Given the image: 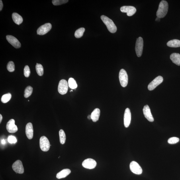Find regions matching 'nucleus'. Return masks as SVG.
Wrapping results in <instances>:
<instances>
[{
	"mask_svg": "<svg viewBox=\"0 0 180 180\" xmlns=\"http://www.w3.org/2000/svg\"><path fill=\"white\" fill-rule=\"evenodd\" d=\"M169 5L167 1H162L159 4L158 9L156 13L157 17L159 18L164 17L168 11Z\"/></svg>",
	"mask_w": 180,
	"mask_h": 180,
	"instance_id": "obj_1",
	"label": "nucleus"
},
{
	"mask_svg": "<svg viewBox=\"0 0 180 180\" xmlns=\"http://www.w3.org/2000/svg\"><path fill=\"white\" fill-rule=\"evenodd\" d=\"M101 19L110 32L111 33H114L116 32L117 27L111 19L107 16L104 15L101 16Z\"/></svg>",
	"mask_w": 180,
	"mask_h": 180,
	"instance_id": "obj_2",
	"label": "nucleus"
},
{
	"mask_svg": "<svg viewBox=\"0 0 180 180\" xmlns=\"http://www.w3.org/2000/svg\"><path fill=\"white\" fill-rule=\"evenodd\" d=\"M119 78L121 85L123 87L127 86L128 83V77L126 71L124 69H121L119 75Z\"/></svg>",
	"mask_w": 180,
	"mask_h": 180,
	"instance_id": "obj_3",
	"label": "nucleus"
},
{
	"mask_svg": "<svg viewBox=\"0 0 180 180\" xmlns=\"http://www.w3.org/2000/svg\"><path fill=\"white\" fill-rule=\"evenodd\" d=\"M40 147L41 150L44 151H48L50 148V142L46 136L41 137L40 140Z\"/></svg>",
	"mask_w": 180,
	"mask_h": 180,
	"instance_id": "obj_4",
	"label": "nucleus"
},
{
	"mask_svg": "<svg viewBox=\"0 0 180 180\" xmlns=\"http://www.w3.org/2000/svg\"><path fill=\"white\" fill-rule=\"evenodd\" d=\"M68 83L65 79H62L59 82L58 90L59 93L62 95L66 94L69 89Z\"/></svg>",
	"mask_w": 180,
	"mask_h": 180,
	"instance_id": "obj_5",
	"label": "nucleus"
},
{
	"mask_svg": "<svg viewBox=\"0 0 180 180\" xmlns=\"http://www.w3.org/2000/svg\"><path fill=\"white\" fill-rule=\"evenodd\" d=\"M143 46H144V41L142 38L139 37L137 39L135 47V50H136L137 56L140 57L142 54Z\"/></svg>",
	"mask_w": 180,
	"mask_h": 180,
	"instance_id": "obj_6",
	"label": "nucleus"
},
{
	"mask_svg": "<svg viewBox=\"0 0 180 180\" xmlns=\"http://www.w3.org/2000/svg\"><path fill=\"white\" fill-rule=\"evenodd\" d=\"M163 78L161 76L157 77L153 81L149 84L148 86V89L149 91H152L157 86L163 83Z\"/></svg>",
	"mask_w": 180,
	"mask_h": 180,
	"instance_id": "obj_7",
	"label": "nucleus"
},
{
	"mask_svg": "<svg viewBox=\"0 0 180 180\" xmlns=\"http://www.w3.org/2000/svg\"><path fill=\"white\" fill-rule=\"evenodd\" d=\"M131 171L135 174L140 175L142 172V170L138 163L135 161H132L130 164Z\"/></svg>",
	"mask_w": 180,
	"mask_h": 180,
	"instance_id": "obj_8",
	"label": "nucleus"
},
{
	"mask_svg": "<svg viewBox=\"0 0 180 180\" xmlns=\"http://www.w3.org/2000/svg\"><path fill=\"white\" fill-rule=\"evenodd\" d=\"M52 28V25L51 24H46L39 28L37 31V33L39 35H44L50 31Z\"/></svg>",
	"mask_w": 180,
	"mask_h": 180,
	"instance_id": "obj_9",
	"label": "nucleus"
},
{
	"mask_svg": "<svg viewBox=\"0 0 180 180\" xmlns=\"http://www.w3.org/2000/svg\"><path fill=\"white\" fill-rule=\"evenodd\" d=\"M120 11L122 13H126L127 15L129 16H132L136 13V8L132 6H123L120 9Z\"/></svg>",
	"mask_w": 180,
	"mask_h": 180,
	"instance_id": "obj_10",
	"label": "nucleus"
},
{
	"mask_svg": "<svg viewBox=\"0 0 180 180\" xmlns=\"http://www.w3.org/2000/svg\"><path fill=\"white\" fill-rule=\"evenodd\" d=\"M97 163L93 159H85L82 163L83 166L85 168L93 169L96 167Z\"/></svg>",
	"mask_w": 180,
	"mask_h": 180,
	"instance_id": "obj_11",
	"label": "nucleus"
},
{
	"mask_svg": "<svg viewBox=\"0 0 180 180\" xmlns=\"http://www.w3.org/2000/svg\"><path fill=\"white\" fill-rule=\"evenodd\" d=\"M12 168L16 173L22 174L24 172V169L21 161L20 160L16 161L12 165Z\"/></svg>",
	"mask_w": 180,
	"mask_h": 180,
	"instance_id": "obj_12",
	"label": "nucleus"
},
{
	"mask_svg": "<svg viewBox=\"0 0 180 180\" xmlns=\"http://www.w3.org/2000/svg\"><path fill=\"white\" fill-rule=\"evenodd\" d=\"M15 120L11 119L7 123L6 128L7 131L10 133H14L17 131V127L15 125Z\"/></svg>",
	"mask_w": 180,
	"mask_h": 180,
	"instance_id": "obj_13",
	"label": "nucleus"
},
{
	"mask_svg": "<svg viewBox=\"0 0 180 180\" xmlns=\"http://www.w3.org/2000/svg\"><path fill=\"white\" fill-rule=\"evenodd\" d=\"M131 120V113L129 108H126L124 116V124L125 127L128 128L129 126Z\"/></svg>",
	"mask_w": 180,
	"mask_h": 180,
	"instance_id": "obj_14",
	"label": "nucleus"
},
{
	"mask_svg": "<svg viewBox=\"0 0 180 180\" xmlns=\"http://www.w3.org/2000/svg\"><path fill=\"white\" fill-rule=\"evenodd\" d=\"M6 38L10 44L16 48H18L21 47V44L17 39L15 37L10 35L6 36Z\"/></svg>",
	"mask_w": 180,
	"mask_h": 180,
	"instance_id": "obj_15",
	"label": "nucleus"
},
{
	"mask_svg": "<svg viewBox=\"0 0 180 180\" xmlns=\"http://www.w3.org/2000/svg\"><path fill=\"white\" fill-rule=\"evenodd\" d=\"M143 111L145 117L149 122H152L154 121V118H153L152 114L151 113L150 108L148 105L144 106V108H143Z\"/></svg>",
	"mask_w": 180,
	"mask_h": 180,
	"instance_id": "obj_16",
	"label": "nucleus"
},
{
	"mask_svg": "<svg viewBox=\"0 0 180 180\" xmlns=\"http://www.w3.org/2000/svg\"><path fill=\"white\" fill-rule=\"evenodd\" d=\"M26 133L28 139L31 140L33 137L34 129L31 123H28L26 124Z\"/></svg>",
	"mask_w": 180,
	"mask_h": 180,
	"instance_id": "obj_17",
	"label": "nucleus"
},
{
	"mask_svg": "<svg viewBox=\"0 0 180 180\" xmlns=\"http://www.w3.org/2000/svg\"><path fill=\"white\" fill-rule=\"evenodd\" d=\"M71 172L70 169H63L57 174L56 178L59 179L64 178L68 176L71 173Z\"/></svg>",
	"mask_w": 180,
	"mask_h": 180,
	"instance_id": "obj_18",
	"label": "nucleus"
},
{
	"mask_svg": "<svg viewBox=\"0 0 180 180\" xmlns=\"http://www.w3.org/2000/svg\"><path fill=\"white\" fill-rule=\"evenodd\" d=\"M171 60L175 64L180 66V54L178 53H174L170 56Z\"/></svg>",
	"mask_w": 180,
	"mask_h": 180,
	"instance_id": "obj_19",
	"label": "nucleus"
},
{
	"mask_svg": "<svg viewBox=\"0 0 180 180\" xmlns=\"http://www.w3.org/2000/svg\"><path fill=\"white\" fill-rule=\"evenodd\" d=\"M100 109L99 108H97L93 110L91 114V118L93 121L94 122H96L97 121L99 120L100 115Z\"/></svg>",
	"mask_w": 180,
	"mask_h": 180,
	"instance_id": "obj_20",
	"label": "nucleus"
},
{
	"mask_svg": "<svg viewBox=\"0 0 180 180\" xmlns=\"http://www.w3.org/2000/svg\"><path fill=\"white\" fill-rule=\"evenodd\" d=\"M12 16L13 21L17 25H20L23 21V18L17 13H13Z\"/></svg>",
	"mask_w": 180,
	"mask_h": 180,
	"instance_id": "obj_21",
	"label": "nucleus"
},
{
	"mask_svg": "<svg viewBox=\"0 0 180 180\" xmlns=\"http://www.w3.org/2000/svg\"><path fill=\"white\" fill-rule=\"evenodd\" d=\"M167 45L171 48L180 47V40L177 39L170 40L167 43Z\"/></svg>",
	"mask_w": 180,
	"mask_h": 180,
	"instance_id": "obj_22",
	"label": "nucleus"
},
{
	"mask_svg": "<svg viewBox=\"0 0 180 180\" xmlns=\"http://www.w3.org/2000/svg\"><path fill=\"white\" fill-rule=\"evenodd\" d=\"M68 84L69 87L72 89H76L77 87L76 81L73 78H70L69 79Z\"/></svg>",
	"mask_w": 180,
	"mask_h": 180,
	"instance_id": "obj_23",
	"label": "nucleus"
},
{
	"mask_svg": "<svg viewBox=\"0 0 180 180\" xmlns=\"http://www.w3.org/2000/svg\"><path fill=\"white\" fill-rule=\"evenodd\" d=\"M85 30V28H79V29L77 30L75 32V37L77 38H81L83 36Z\"/></svg>",
	"mask_w": 180,
	"mask_h": 180,
	"instance_id": "obj_24",
	"label": "nucleus"
},
{
	"mask_svg": "<svg viewBox=\"0 0 180 180\" xmlns=\"http://www.w3.org/2000/svg\"><path fill=\"white\" fill-rule=\"evenodd\" d=\"M59 136H60V142L61 144H64L66 141V135L65 132L62 130H60L59 131Z\"/></svg>",
	"mask_w": 180,
	"mask_h": 180,
	"instance_id": "obj_25",
	"label": "nucleus"
},
{
	"mask_svg": "<svg viewBox=\"0 0 180 180\" xmlns=\"http://www.w3.org/2000/svg\"><path fill=\"white\" fill-rule=\"evenodd\" d=\"M36 70L38 75L42 76L44 74V68L42 64L37 63L36 65Z\"/></svg>",
	"mask_w": 180,
	"mask_h": 180,
	"instance_id": "obj_26",
	"label": "nucleus"
},
{
	"mask_svg": "<svg viewBox=\"0 0 180 180\" xmlns=\"http://www.w3.org/2000/svg\"><path fill=\"white\" fill-rule=\"evenodd\" d=\"M11 97V94L9 93L5 94L2 96L1 101L3 103H6L9 101Z\"/></svg>",
	"mask_w": 180,
	"mask_h": 180,
	"instance_id": "obj_27",
	"label": "nucleus"
},
{
	"mask_svg": "<svg viewBox=\"0 0 180 180\" xmlns=\"http://www.w3.org/2000/svg\"><path fill=\"white\" fill-rule=\"evenodd\" d=\"M33 91L32 87L31 86H28L26 87L24 91V97L27 98L31 95Z\"/></svg>",
	"mask_w": 180,
	"mask_h": 180,
	"instance_id": "obj_28",
	"label": "nucleus"
},
{
	"mask_svg": "<svg viewBox=\"0 0 180 180\" xmlns=\"http://www.w3.org/2000/svg\"><path fill=\"white\" fill-rule=\"evenodd\" d=\"M7 69L10 72H13L15 71V65L13 61H11L8 63Z\"/></svg>",
	"mask_w": 180,
	"mask_h": 180,
	"instance_id": "obj_29",
	"label": "nucleus"
},
{
	"mask_svg": "<svg viewBox=\"0 0 180 180\" xmlns=\"http://www.w3.org/2000/svg\"><path fill=\"white\" fill-rule=\"evenodd\" d=\"M68 1V0H53L52 3L54 5H59L66 3Z\"/></svg>",
	"mask_w": 180,
	"mask_h": 180,
	"instance_id": "obj_30",
	"label": "nucleus"
},
{
	"mask_svg": "<svg viewBox=\"0 0 180 180\" xmlns=\"http://www.w3.org/2000/svg\"><path fill=\"white\" fill-rule=\"evenodd\" d=\"M179 139L177 137H173L169 138L168 140V142L169 144H177L179 142Z\"/></svg>",
	"mask_w": 180,
	"mask_h": 180,
	"instance_id": "obj_31",
	"label": "nucleus"
},
{
	"mask_svg": "<svg viewBox=\"0 0 180 180\" xmlns=\"http://www.w3.org/2000/svg\"><path fill=\"white\" fill-rule=\"evenodd\" d=\"M30 74V71L29 66L26 65L24 69V75L26 77H29Z\"/></svg>",
	"mask_w": 180,
	"mask_h": 180,
	"instance_id": "obj_32",
	"label": "nucleus"
},
{
	"mask_svg": "<svg viewBox=\"0 0 180 180\" xmlns=\"http://www.w3.org/2000/svg\"><path fill=\"white\" fill-rule=\"evenodd\" d=\"M8 142L11 144H15L17 142V140L15 136H10L8 137Z\"/></svg>",
	"mask_w": 180,
	"mask_h": 180,
	"instance_id": "obj_33",
	"label": "nucleus"
},
{
	"mask_svg": "<svg viewBox=\"0 0 180 180\" xmlns=\"http://www.w3.org/2000/svg\"><path fill=\"white\" fill-rule=\"evenodd\" d=\"M3 7V4L1 0L0 1V11H1Z\"/></svg>",
	"mask_w": 180,
	"mask_h": 180,
	"instance_id": "obj_34",
	"label": "nucleus"
},
{
	"mask_svg": "<svg viewBox=\"0 0 180 180\" xmlns=\"http://www.w3.org/2000/svg\"><path fill=\"white\" fill-rule=\"evenodd\" d=\"M1 143H2V144H5L6 143L5 140H4V139H3V140H2Z\"/></svg>",
	"mask_w": 180,
	"mask_h": 180,
	"instance_id": "obj_35",
	"label": "nucleus"
},
{
	"mask_svg": "<svg viewBox=\"0 0 180 180\" xmlns=\"http://www.w3.org/2000/svg\"><path fill=\"white\" fill-rule=\"evenodd\" d=\"M2 119H3V116L1 115V114H0V123H1L2 121Z\"/></svg>",
	"mask_w": 180,
	"mask_h": 180,
	"instance_id": "obj_36",
	"label": "nucleus"
},
{
	"mask_svg": "<svg viewBox=\"0 0 180 180\" xmlns=\"http://www.w3.org/2000/svg\"><path fill=\"white\" fill-rule=\"evenodd\" d=\"M155 20H156V21H160V18H159L158 17H157L156 18V19H155Z\"/></svg>",
	"mask_w": 180,
	"mask_h": 180,
	"instance_id": "obj_37",
	"label": "nucleus"
},
{
	"mask_svg": "<svg viewBox=\"0 0 180 180\" xmlns=\"http://www.w3.org/2000/svg\"><path fill=\"white\" fill-rule=\"evenodd\" d=\"M87 118H88L89 120L91 119V115H89L88 116Z\"/></svg>",
	"mask_w": 180,
	"mask_h": 180,
	"instance_id": "obj_38",
	"label": "nucleus"
}]
</instances>
